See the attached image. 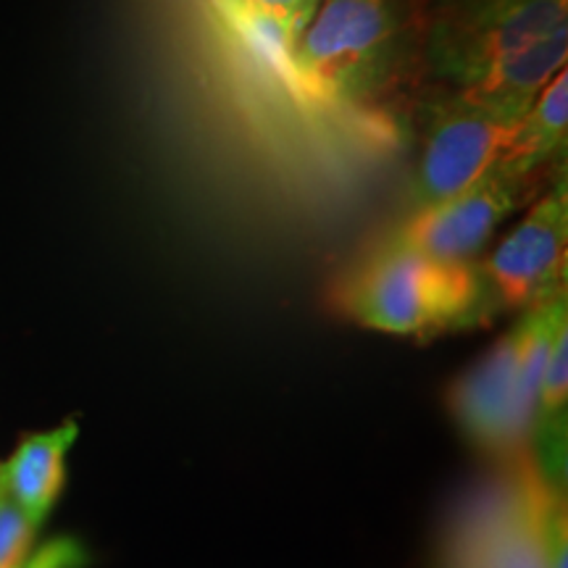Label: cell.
I'll list each match as a JSON object with an SVG mask.
<instances>
[{
    "label": "cell",
    "mask_w": 568,
    "mask_h": 568,
    "mask_svg": "<svg viewBox=\"0 0 568 568\" xmlns=\"http://www.w3.org/2000/svg\"><path fill=\"white\" fill-rule=\"evenodd\" d=\"M418 55L443 90L529 111L568 59V0H429Z\"/></svg>",
    "instance_id": "obj_1"
},
{
    "label": "cell",
    "mask_w": 568,
    "mask_h": 568,
    "mask_svg": "<svg viewBox=\"0 0 568 568\" xmlns=\"http://www.w3.org/2000/svg\"><path fill=\"white\" fill-rule=\"evenodd\" d=\"M414 0H324L293 48L290 80L318 101L372 103L418 48Z\"/></svg>",
    "instance_id": "obj_2"
},
{
    "label": "cell",
    "mask_w": 568,
    "mask_h": 568,
    "mask_svg": "<svg viewBox=\"0 0 568 568\" xmlns=\"http://www.w3.org/2000/svg\"><path fill=\"white\" fill-rule=\"evenodd\" d=\"M485 274L474 264L382 245L347 276L339 308L366 329L418 337L474 324L485 314Z\"/></svg>",
    "instance_id": "obj_3"
},
{
    "label": "cell",
    "mask_w": 568,
    "mask_h": 568,
    "mask_svg": "<svg viewBox=\"0 0 568 568\" xmlns=\"http://www.w3.org/2000/svg\"><path fill=\"white\" fill-rule=\"evenodd\" d=\"M521 119L456 90L432 98L424 109L422 153L410 176V211L432 209L477 184L506 153Z\"/></svg>",
    "instance_id": "obj_4"
},
{
    "label": "cell",
    "mask_w": 568,
    "mask_h": 568,
    "mask_svg": "<svg viewBox=\"0 0 568 568\" xmlns=\"http://www.w3.org/2000/svg\"><path fill=\"white\" fill-rule=\"evenodd\" d=\"M527 176H518L495 163L477 184L432 209L410 211V216L385 240L389 247L422 253L426 258L471 264L527 193Z\"/></svg>",
    "instance_id": "obj_5"
},
{
    "label": "cell",
    "mask_w": 568,
    "mask_h": 568,
    "mask_svg": "<svg viewBox=\"0 0 568 568\" xmlns=\"http://www.w3.org/2000/svg\"><path fill=\"white\" fill-rule=\"evenodd\" d=\"M568 243V187L560 180L539 197L485 264V282L508 308H531L564 290Z\"/></svg>",
    "instance_id": "obj_6"
},
{
    "label": "cell",
    "mask_w": 568,
    "mask_h": 568,
    "mask_svg": "<svg viewBox=\"0 0 568 568\" xmlns=\"http://www.w3.org/2000/svg\"><path fill=\"white\" fill-rule=\"evenodd\" d=\"M460 432L489 453L514 450L531 437L535 408L521 387V335H503L447 393Z\"/></svg>",
    "instance_id": "obj_7"
},
{
    "label": "cell",
    "mask_w": 568,
    "mask_h": 568,
    "mask_svg": "<svg viewBox=\"0 0 568 568\" xmlns=\"http://www.w3.org/2000/svg\"><path fill=\"white\" fill-rule=\"evenodd\" d=\"M80 426L74 422L59 429L27 437L19 450L0 466L6 493L21 508L34 527H40L59 500L63 481H67V453L74 445Z\"/></svg>",
    "instance_id": "obj_8"
},
{
    "label": "cell",
    "mask_w": 568,
    "mask_h": 568,
    "mask_svg": "<svg viewBox=\"0 0 568 568\" xmlns=\"http://www.w3.org/2000/svg\"><path fill=\"white\" fill-rule=\"evenodd\" d=\"M324 0H211L219 19L251 40L290 80L293 48Z\"/></svg>",
    "instance_id": "obj_9"
},
{
    "label": "cell",
    "mask_w": 568,
    "mask_h": 568,
    "mask_svg": "<svg viewBox=\"0 0 568 568\" xmlns=\"http://www.w3.org/2000/svg\"><path fill=\"white\" fill-rule=\"evenodd\" d=\"M568 134V74L560 69L552 80L539 90L535 103L518 122V130L500 155V166L518 176H529L545 166L552 155L566 148Z\"/></svg>",
    "instance_id": "obj_10"
},
{
    "label": "cell",
    "mask_w": 568,
    "mask_h": 568,
    "mask_svg": "<svg viewBox=\"0 0 568 568\" xmlns=\"http://www.w3.org/2000/svg\"><path fill=\"white\" fill-rule=\"evenodd\" d=\"M568 418V326L552 339L548 364H545L542 387L535 414V437L539 468L548 485L564 493L566 485V424Z\"/></svg>",
    "instance_id": "obj_11"
},
{
    "label": "cell",
    "mask_w": 568,
    "mask_h": 568,
    "mask_svg": "<svg viewBox=\"0 0 568 568\" xmlns=\"http://www.w3.org/2000/svg\"><path fill=\"white\" fill-rule=\"evenodd\" d=\"M38 527L21 514L13 497L6 493L0 479V568H21L30 558L32 539Z\"/></svg>",
    "instance_id": "obj_12"
},
{
    "label": "cell",
    "mask_w": 568,
    "mask_h": 568,
    "mask_svg": "<svg viewBox=\"0 0 568 568\" xmlns=\"http://www.w3.org/2000/svg\"><path fill=\"white\" fill-rule=\"evenodd\" d=\"M88 560V552L77 539L55 537L42 545L38 552H32L21 568H84Z\"/></svg>",
    "instance_id": "obj_13"
},
{
    "label": "cell",
    "mask_w": 568,
    "mask_h": 568,
    "mask_svg": "<svg viewBox=\"0 0 568 568\" xmlns=\"http://www.w3.org/2000/svg\"><path fill=\"white\" fill-rule=\"evenodd\" d=\"M542 545L548 568H568V542H566V518L564 508L552 506L542 518Z\"/></svg>",
    "instance_id": "obj_14"
}]
</instances>
